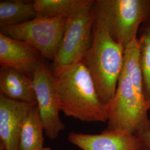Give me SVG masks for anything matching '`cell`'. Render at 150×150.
<instances>
[{
    "instance_id": "1",
    "label": "cell",
    "mask_w": 150,
    "mask_h": 150,
    "mask_svg": "<svg viewBox=\"0 0 150 150\" xmlns=\"http://www.w3.org/2000/svg\"><path fill=\"white\" fill-rule=\"evenodd\" d=\"M106 131L139 136L150 131V111L145 97L135 40L125 48L123 69L112 100L106 105Z\"/></svg>"
},
{
    "instance_id": "2",
    "label": "cell",
    "mask_w": 150,
    "mask_h": 150,
    "mask_svg": "<svg viewBox=\"0 0 150 150\" xmlns=\"http://www.w3.org/2000/svg\"><path fill=\"white\" fill-rule=\"evenodd\" d=\"M61 111L85 122L107 123L106 106L98 96L91 74L83 61L54 75Z\"/></svg>"
},
{
    "instance_id": "3",
    "label": "cell",
    "mask_w": 150,
    "mask_h": 150,
    "mask_svg": "<svg viewBox=\"0 0 150 150\" xmlns=\"http://www.w3.org/2000/svg\"><path fill=\"white\" fill-rule=\"evenodd\" d=\"M125 48L94 20L91 44L82 59L91 74L98 96L106 106L112 100L123 69Z\"/></svg>"
},
{
    "instance_id": "4",
    "label": "cell",
    "mask_w": 150,
    "mask_h": 150,
    "mask_svg": "<svg viewBox=\"0 0 150 150\" xmlns=\"http://www.w3.org/2000/svg\"><path fill=\"white\" fill-rule=\"evenodd\" d=\"M95 20L126 48L137 40L142 25L150 22V0H96Z\"/></svg>"
},
{
    "instance_id": "5",
    "label": "cell",
    "mask_w": 150,
    "mask_h": 150,
    "mask_svg": "<svg viewBox=\"0 0 150 150\" xmlns=\"http://www.w3.org/2000/svg\"><path fill=\"white\" fill-rule=\"evenodd\" d=\"M67 18L36 16L11 26L1 27V33L23 41L38 50L43 57L54 61L62 38Z\"/></svg>"
},
{
    "instance_id": "6",
    "label": "cell",
    "mask_w": 150,
    "mask_h": 150,
    "mask_svg": "<svg viewBox=\"0 0 150 150\" xmlns=\"http://www.w3.org/2000/svg\"><path fill=\"white\" fill-rule=\"evenodd\" d=\"M94 20L93 7L67 18L63 37L53 61V75L82 61L91 44Z\"/></svg>"
},
{
    "instance_id": "7",
    "label": "cell",
    "mask_w": 150,
    "mask_h": 150,
    "mask_svg": "<svg viewBox=\"0 0 150 150\" xmlns=\"http://www.w3.org/2000/svg\"><path fill=\"white\" fill-rule=\"evenodd\" d=\"M32 80L45 134L49 139H56L64 130L65 125L59 116L61 108L54 75L42 62L35 70Z\"/></svg>"
},
{
    "instance_id": "8",
    "label": "cell",
    "mask_w": 150,
    "mask_h": 150,
    "mask_svg": "<svg viewBox=\"0 0 150 150\" xmlns=\"http://www.w3.org/2000/svg\"><path fill=\"white\" fill-rule=\"evenodd\" d=\"M36 104L17 101L0 94V146L3 150H18L23 125Z\"/></svg>"
},
{
    "instance_id": "9",
    "label": "cell",
    "mask_w": 150,
    "mask_h": 150,
    "mask_svg": "<svg viewBox=\"0 0 150 150\" xmlns=\"http://www.w3.org/2000/svg\"><path fill=\"white\" fill-rule=\"evenodd\" d=\"M42 55L29 44L0 33V64L10 67L32 79L42 61Z\"/></svg>"
},
{
    "instance_id": "10",
    "label": "cell",
    "mask_w": 150,
    "mask_h": 150,
    "mask_svg": "<svg viewBox=\"0 0 150 150\" xmlns=\"http://www.w3.org/2000/svg\"><path fill=\"white\" fill-rule=\"evenodd\" d=\"M68 141L81 150H143L139 138L120 132L104 130L100 134L71 132Z\"/></svg>"
},
{
    "instance_id": "11",
    "label": "cell",
    "mask_w": 150,
    "mask_h": 150,
    "mask_svg": "<svg viewBox=\"0 0 150 150\" xmlns=\"http://www.w3.org/2000/svg\"><path fill=\"white\" fill-rule=\"evenodd\" d=\"M0 92L15 101L37 103L32 79L12 68H1Z\"/></svg>"
},
{
    "instance_id": "12",
    "label": "cell",
    "mask_w": 150,
    "mask_h": 150,
    "mask_svg": "<svg viewBox=\"0 0 150 150\" xmlns=\"http://www.w3.org/2000/svg\"><path fill=\"white\" fill-rule=\"evenodd\" d=\"M93 0H35L34 6L38 17L69 18L82 11L92 8Z\"/></svg>"
},
{
    "instance_id": "13",
    "label": "cell",
    "mask_w": 150,
    "mask_h": 150,
    "mask_svg": "<svg viewBox=\"0 0 150 150\" xmlns=\"http://www.w3.org/2000/svg\"><path fill=\"white\" fill-rule=\"evenodd\" d=\"M37 16L33 1L7 0L0 2V26H11Z\"/></svg>"
},
{
    "instance_id": "14",
    "label": "cell",
    "mask_w": 150,
    "mask_h": 150,
    "mask_svg": "<svg viewBox=\"0 0 150 150\" xmlns=\"http://www.w3.org/2000/svg\"><path fill=\"white\" fill-rule=\"evenodd\" d=\"M44 133L36 104L32 107L23 125L18 150H39L43 149Z\"/></svg>"
},
{
    "instance_id": "15",
    "label": "cell",
    "mask_w": 150,
    "mask_h": 150,
    "mask_svg": "<svg viewBox=\"0 0 150 150\" xmlns=\"http://www.w3.org/2000/svg\"><path fill=\"white\" fill-rule=\"evenodd\" d=\"M139 34V66L145 97L150 111V22L142 25Z\"/></svg>"
},
{
    "instance_id": "16",
    "label": "cell",
    "mask_w": 150,
    "mask_h": 150,
    "mask_svg": "<svg viewBox=\"0 0 150 150\" xmlns=\"http://www.w3.org/2000/svg\"><path fill=\"white\" fill-rule=\"evenodd\" d=\"M137 137L139 139L143 148L146 150H150V131L140 134Z\"/></svg>"
},
{
    "instance_id": "17",
    "label": "cell",
    "mask_w": 150,
    "mask_h": 150,
    "mask_svg": "<svg viewBox=\"0 0 150 150\" xmlns=\"http://www.w3.org/2000/svg\"><path fill=\"white\" fill-rule=\"evenodd\" d=\"M52 150L50 147H43V149H41V150Z\"/></svg>"
},
{
    "instance_id": "18",
    "label": "cell",
    "mask_w": 150,
    "mask_h": 150,
    "mask_svg": "<svg viewBox=\"0 0 150 150\" xmlns=\"http://www.w3.org/2000/svg\"><path fill=\"white\" fill-rule=\"evenodd\" d=\"M0 150H3V149H2V147H1V146H0Z\"/></svg>"
},
{
    "instance_id": "19",
    "label": "cell",
    "mask_w": 150,
    "mask_h": 150,
    "mask_svg": "<svg viewBox=\"0 0 150 150\" xmlns=\"http://www.w3.org/2000/svg\"><path fill=\"white\" fill-rule=\"evenodd\" d=\"M143 150H145V149H143Z\"/></svg>"
}]
</instances>
